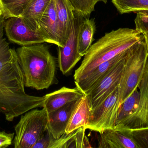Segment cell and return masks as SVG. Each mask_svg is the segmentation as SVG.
Wrapping results in <instances>:
<instances>
[{
    "instance_id": "cell-1",
    "label": "cell",
    "mask_w": 148,
    "mask_h": 148,
    "mask_svg": "<svg viewBox=\"0 0 148 148\" xmlns=\"http://www.w3.org/2000/svg\"><path fill=\"white\" fill-rule=\"evenodd\" d=\"M25 87L16 50L10 48L0 56V113L8 121L29 110L43 107L45 96L27 94Z\"/></svg>"
},
{
    "instance_id": "cell-2",
    "label": "cell",
    "mask_w": 148,
    "mask_h": 148,
    "mask_svg": "<svg viewBox=\"0 0 148 148\" xmlns=\"http://www.w3.org/2000/svg\"><path fill=\"white\" fill-rule=\"evenodd\" d=\"M144 39L142 33L136 29L121 28L106 33L91 45L74 78L76 86L82 82L97 66L114 57Z\"/></svg>"
},
{
    "instance_id": "cell-3",
    "label": "cell",
    "mask_w": 148,
    "mask_h": 148,
    "mask_svg": "<svg viewBox=\"0 0 148 148\" xmlns=\"http://www.w3.org/2000/svg\"><path fill=\"white\" fill-rule=\"evenodd\" d=\"M16 50L25 87L42 90L58 83L56 59L46 44L22 46Z\"/></svg>"
},
{
    "instance_id": "cell-4",
    "label": "cell",
    "mask_w": 148,
    "mask_h": 148,
    "mask_svg": "<svg viewBox=\"0 0 148 148\" xmlns=\"http://www.w3.org/2000/svg\"><path fill=\"white\" fill-rule=\"evenodd\" d=\"M148 60L145 38L128 49L118 86L120 107L140 83Z\"/></svg>"
},
{
    "instance_id": "cell-5",
    "label": "cell",
    "mask_w": 148,
    "mask_h": 148,
    "mask_svg": "<svg viewBox=\"0 0 148 148\" xmlns=\"http://www.w3.org/2000/svg\"><path fill=\"white\" fill-rule=\"evenodd\" d=\"M48 114L44 108L33 109L21 115L14 128L13 140L15 148H32L47 131Z\"/></svg>"
},
{
    "instance_id": "cell-6",
    "label": "cell",
    "mask_w": 148,
    "mask_h": 148,
    "mask_svg": "<svg viewBox=\"0 0 148 148\" xmlns=\"http://www.w3.org/2000/svg\"><path fill=\"white\" fill-rule=\"evenodd\" d=\"M120 108L118 87L101 104L91 109L88 122L84 129L100 134L114 129Z\"/></svg>"
},
{
    "instance_id": "cell-7",
    "label": "cell",
    "mask_w": 148,
    "mask_h": 148,
    "mask_svg": "<svg viewBox=\"0 0 148 148\" xmlns=\"http://www.w3.org/2000/svg\"><path fill=\"white\" fill-rule=\"evenodd\" d=\"M127 54V53L123 59L117 62L95 86L86 93L85 95L88 100L91 109L101 104L114 89L118 87Z\"/></svg>"
},
{
    "instance_id": "cell-8",
    "label": "cell",
    "mask_w": 148,
    "mask_h": 148,
    "mask_svg": "<svg viewBox=\"0 0 148 148\" xmlns=\"http://www.w3.org/2000/svg\"><path fill=\"white\" fill-rule=\"evenodd\" d=\"M4 29L10 41L22 46L44 43V40L25 24L21 17H11L4 21Z\"/></svg>"
},
{
    "instance_id": "cell-9",
    "label": "cell",
    "mask_w": 148,
    "mask_h": 148,
    "mask_svg": "<svg viewBox=\"0 0 148 148\" xmlns=\"http://www.w3.org/2000/svg\"><path fill=\"white\" fill-rule=\"evenodd\" d=\"M78 23L75 19L70 35L63 47H58V66L62 74L70 72L82 56L79 54L77 48V34Z\"/></svg>"
},
{
    "instance_id": "cell-10",
    "label": "cell",
    "mask_w": 148,
    "mask_h": 148,
    "mask_svg": "<svg viewBox=\"0 0 148 148\" xmlns=\"http://www.w3.org/2000/svg\"><path fill=\"white\" fill-rule=\"evenodd\" d=\"M138 87L140 95L137 110L125 126L115 128H141L148 126V60Z\"/></svg>"
},
{
    "instance_id": "cell-11",
    "label": "cell",
    "mask_w": 148,
    "mask_h": 148,
    "mask_svg": "<svg viewBox=\"0 0 148 148\" xmlns=\"http://www.w3.org/2000/svg\"><path fill=\"white\" fill-rule=\"evenodd\" d=\"M36 33L45 42L53 43L60 47L58 24L55 6L51 0L39 21Z\"/></svg>"
},
{
    "instance_id": "cell-12",
    "label": "cell",
    "mask_w": 148,
    "mask_h": 148,
    "mask_svg": "<svg viewBox=\"0 0 148 148\" xmlns=\"http://www.w3.org/2000/svg\"><path fill=\"white\" fill-rule=\"evenodd\" d=\"M55 6L58 24L60 47H62L68 39L75 23V11L69 0H53Z\"/></svg>"
},
{
    "instance_id": "cell-13",
    "label": "cell",
    "mask_w": 148,
    "mask_h": 148,
    "mask_svg": "<svg viewBox=\"0 0 148 148\" xmlns=\"http://www.w3.org/2000/svg\"><path fill=\"white\" fill-rule=\"evenodd\" d=\"M80 99L48 114L47 129L54 139H59L65 134L69 119Z\"/></svg>"
},
{
    "instance_id": "cell-14",
    "label": "cell",
    "mask_w": 148,
    "mask_h": 148,
    "mask_svg": "<svg viewBox=\"0 0 148 148\" xmlns=\"http://www.w3.org/2000/svg\"><path fill=\"white\" fill-rule=\"evenodd\" d=\"M85 95L77 86L74 88L63 87L45 96L43 108L49 114L70 103L79 100Z\"/></svg>"
},
{
    "instance_id": "cell-15",
    "label": "cell",
    "mask_w": 148,
    "mask_h": 148,
    "mask_svg": "<svg viewBox=\"0 0 148 148\" xmlns=\"http://www.w3.org/2000/svg\"><path fill=\"white\" fill-rule=\"evenodd\" d=\"M99 148H141L129 132L121 129L107 130L100 134Z\"/></svg>"
},
{
    "instance_id": "cell-16",
    "label": "cell",
    "mask_w": 148,
    "mask_h": 148,
    "mask_svg": "<svg viewBox=\"0 0 148 148\" xmlns=\"http://www.w3.org/2000/svg\"><path fill=\"white\" fill-rule=\"evenodd\" d=\"M128 49L124 50L112 59L97 66L82 82L77 85V87L86 94V93L95 86L117 62L125 56Z\"/></svg>"
},
{
    "instance_id": "cell-17",
    "label": "cell",
    "mask_w": 148,
    "mask_h": 148,
    "mask_svg": "<svg viewBox=\"0 0 148 148\" xmlns=\"http://www.w3.org/2000/svg\"><path fill=\"white\" fill-rule=\"evenodd\" d=\"M91 109L86 95L80 99L74 109L66 129L65 133L70 134L81 128L84 127L88 122Z\"/></svg>"
},
{
    "instance_id": "cell-18",
    "label": "cell",
    "mask_w": 148,
    "mask_h": 148,
    "mask_svg": "<svg viewBox=\"0 0 148 148\" xmlns=\"http://www.w3.org/2000/svg\"><path fill=\"white\" fill-rule=\"evenodd\" d=\"M96 25L95 19L85 18L78 24L77 34V52L81 56H84L88 52L94 41Z\"/></svg>"
},
{
    "instance_id": "cell-19",
    "label": "cell",
    "mask_w": 148,
    "mask_h": 148,
    "mask_svg": "<svg viewBox=\"0 0 148 148\" xmlns=\"http://www.w3.org/2000/svg\"><path fill=\"white\" fill-rule=\"evenodd\" d=\"M51 0H31L22 15L25 24L36 33L39 21Z\"/></svg>"
},
{
    "instance_id": "cell-20",
    "label": "cell",
    "mask_w": 148,
    "mask_h": 148,
    "mask_svg": "<svg viewBox=\"0 0 148 148\" xmlns=\"http://www.w3.org/2000/svg\"><path fill=\"white\" fill-rule=\"evenodd\" d=\"M138 86L139 84L121 105L115 127L125 126L130 118L137 110L140 95Z\"/></svg>"
},
{
    "instance_id": "cell-21",
    "label": "cell",
    "mask_w": 148,
    "mask_h": 148,
    "mask_svg": "<svg viewBox=\"0 0 148 148\" xmlns=\"http://www.w3.org/2000/svg\"><path fill=\"white\" fill-rule=\"evenodd\" d=\"M120 14L135 13L148 14V0H112Z\"/></svg>"
},
{
    "instance_id": "cell-22",
    "label": "cell",
    "mask_w": 148,
    "mask_h": 148,
    "mask_svg": "<svg viewBox=\"0 0 148 148\" xmlns=\"http://www.w3.org/2000/svg\"><path fill=\"white\" fill-rule=\"evenodd\" d=\"M31 0H0L5 20L11 17H21Z\"/></svg>"
},
{
    "instance_id": "cell-23",
    "label": "cell",
    "mask_w": 148,
    "mask_h": 148,
    "mask_svg": "<svg viewBox=\"0 0 148 148\" xmlns=\"http://www.w3.org/2000/svg\"><path fill=\"white\" fill-rule=\"evenodd\" d=\"M73 7L75 13L79 17L89 18L99 2L106 3L108 0H69Z\"/></svg>"
},
{
    "instance_id": "cell-24",
    "label": "cell",
    "mask_w": 148,
    "mask_h": 148,
    "mask_svg": "<svg viewBox=\"0 0 148 148\" xmlns=\"http://www.w3.org/2000/svg\"><path fill=\"white\" fill-rule=\"evenodd\" d=\"M75 131L70 134L66 133L58 139H54L50 148H76L75 145Z\"/></svg>"
},
{
    "instance_id": "cell-25",
    "label": "cell",
    "mask_w": 148,
    "mask_h": 148,
    "mask_svg": "<svg viewBox=\"0 0 148 148\" xmlns=\"http://www.w3.org/2000/svg\"><path fill=\"white\" fill-rule=\"evenodd\" d=\"M116 129H121L126 130L137 141L142 148H148V127L137 129L125 128Z\"/></svg>"
},
{
    "instance_id": "cell-26",
    "label": "cell",
    "mask_w": 148,
    "mask_h": 148,
    "mask_svg": "<svg viewBox=\"0 0 148 148\" xmlns=\"http://www.w3.org/2000/svg\"><path fill=\"white\" fill-rule=\"evenodd\" d=\"M84 127L78 129L75 135V145L76 148H91L88 139L85 135Z\"/></svg>"
},
{
    "instance_id": "cell-27",
    "label": "cell",
    "mask_w": 148,
    "mask_h": 148,
    "mask_svg": "<svg viewBox=\"0 0 148 148\" xmlns=\"http://www.w3.org/2000/svg\"><path fill=\"white\" fill-rule=\"evenodd\" d=\"M5 19L3 14L0 15V56L8 53L10 48L4 36Z\"/></svg>"
},
{
    "instance_id": "cell-28",
    "label": "cell",
    "mask_w": 148,
    "mask_h": 148,
    "mask_svg": "<svg viewBox=\"0 0 148 148\" xmlns=\"http://www.w3.org/2000/svg\"><path fill=\"white\" fill-rule=\"evenodd\" d=\"M136 29L141 33L148 34V14L138 13L135 19Z\"/></svg>"
},
{
    "instance_id": "cell-29",
    "label": "cell",
    "mask_w": 148,
    "mask_h": 148,
    "mask_svg": "<svg viewBox=\"0 0 148 148\" xmlns=\"http://www.w3.org/2000/svg\"><path fill=\"white\" fill-rule=\"evenodd\" d=\"M54 139L51 133L47 129L32 148H50Z\"/></svg>"
},
{
    "instance_id": "cell-30",
    "label": "cell",
    "mask_w": 148,
    "mask_h": 148,
    "mask_svg": "<svg viewBox=\"0 0 148 148\" xmlns=\"http://www.w3.org/2000/svg\"><path fill=\"white\" fill-rule=\"evenodd\" d=\"M14 133H7L0 131V148H6L12 144L14 137Z\"/></svg>"
},
{
    "instance_id": "cell-31",
    "label": "cell",
    "mask_w": 148,
    "mask_h": 148,
    "mask_svg": "<svg viewBox=\"0 0 148 148\" xmlns=\"http://www.w3.org/2000/svg\"><path fill=\"white\" fill-rule=\"evenodd\" d=\"M145 38V41H146V44H147V47L148 48V34L147 33H143Z\"/></svg>"
},
{
    "instance_id": "cell-32",
    "label": "cell",
    "mask_w": 148,
    "mask_h": 148,
    "mask_svg": "<svg viewBox=\"0 0 148 148\" xmlns=\"http://www.w3.org/2000/svg\"><path fill=\"white\" fill-rule=\"evenodd\" d=\"M2 10L1 8V5H0V15L2 14Z\"/></svg>"
},
{
    "instance_id": "cell-33",
    "label": "cell",
    "mask_w": 148,
    "mask_h": 148,
    "mask_svg": "<svg viewBox=\"0 0 148 148\" xmlns=\"http://www.w3.org/2000/svg\"></svg>"
}]
</instances>
